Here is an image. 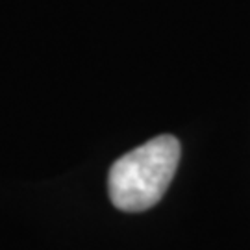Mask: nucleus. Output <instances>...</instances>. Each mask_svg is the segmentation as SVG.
Listing matches in <instances>:
<instances>
[{
  "label": "nucleus",
  "mask_w": 250,
  "mask_h": 250,
  "mask_svg": "<svg viewBox=\"0 0 250 250\" xmlns=\"http://www.w3.org/2000/svg\"><path fill=\"white\" fill-rule=\"evenodd\" d=\"M180 161V143L172 135H158L111 165L107 191L121 211H146L165 195Z\"/></svg>",
  "instance_id": "obj_1"
}]
</instances>
